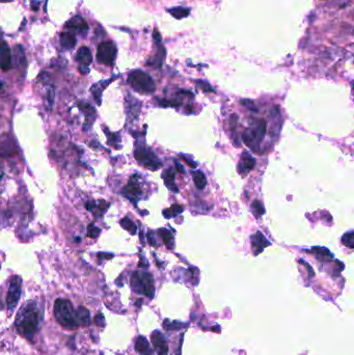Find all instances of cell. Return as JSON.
<instances>
[{
    "label": "cell",
    "mask_w": 354,
    "mask_h": 355,
    "mask_svg": "<svg viewBox=\"0 0 354 355\" xmlns=\"http://www.w3.org/2000/svg\"><path fill=\"white\" fill-rule=\"evenodd\" d=\"M43 310L35 301L24 304L16 318V327L18 333L26 338L31 340L41 327L43 322Z\"/></svg>",
    "instance_id": "1"
},
{
    "label": "cell",
    "mask_w": 354,
    "mask_h": 355,
    "mask_svg": "<svg viewBox=\"0 0 354 355\" xmlns=\"http://www.w3.org/2000/svg\"><path fill=\"white\" fill-rule=\"evenodd\" d=\"M54 315L60 325L69 329H75L79 325L77 320L76 311L73 309L72 303L67 300L59 298L54 303Z\"/></svg>",
    "instance_id": "2"
},
{
    "label": "cell",
    "mask_w": 354,
    "mask_h": 355,
    "mask_svg": "<svg viewBox=\"0 0 354 355\" xmlns=\"http://www.w3.org/2000/svg\"><path fill=\"white\" fill-rule=\"evenodd\" d=\"M128 83L135 92L139 94H153L156 85L153 78L141 70H134L128 75Z\"/></svg>",
    "instance_id": "3"
},
{
    "label": "cell",
    "mask_w": 354,
    "mask_h": 355,
    "mask_svg": "<svg viewBox=\"0 0 354 355\" xmlns=\"http://www.w3.org/2000/svg\"><path fill=\"white\" fill-rule=\"evenodd\" d=\"M267 131V123L263 118L254 122L253 127L246 129L242 134V139L253 151H259V144Z\"/></svg>",
    "instance_id": "4"
},
{
    "label": "cell",
    "mask_w": 354,
    "mask_h": 355,
    "mask_svg": "<svg viewBox=\"0 0 354 355\" xmlns=\"http://www.w3.org/2000/svg\"><path fill=\"white\" fill-rule=\"evenodd\" d=\"M131 287L133 291L152 299L155 295L154 279L149 272L135 271L131 276Z\"/></svg>",
    "instance_id": "5"
},
{
    "label": "cell",
    "mask_w": 354,
    "mask_h": 355,
    "mask_svg": "<svg viewBox=\"0 0 354 355\" xmlns=\"http://www.w3.org/2000/svg\"><path fill=\"white\" fill-rule=\"evenodd\" d=\"M134 157L138 162L151 171H157L161 167V162L155 153L146 146H139L134 151Z\"/></svg>",
    "instance_id": "6"
},
{
    "label": "cell",
    "mask_w": 354,
    "mask_h": 355,
    "mask_svg": "<svg viewBox=\"0 0 354 355\" xmlns=\"http://www.w3.org/2000/svg\"><path fill=\"white\" fill-rule=\"evenodd\" d=\"M118 49L112 42H102L97 49V59L105 66H112L117 58Z\"/></svg>",
    "instance_id": "7"
},
{
    "label": "cell",
    "mask_w": 354,
    "mask_h": 355,
    "mask_svg": "<svg viewBox=\"0 0 354 355\" xmlns=\"http://www.w3.org/2000/svg\"><path fill=\"white\" fill-rule=\"evenodd\" d=\"M22 292V279L20 276H15L10 281V289L6 297V304L9 310H14L21 297Z\"/></svg>",
    "instance_id": "8"
},
{
    "label": "cell",
    "mask_w": 354,
    "mask_h": 355,
    "mask_svg": "<svg viewBox=\"0 0 354 355\" xmlns=\"http://www.w3.org/2000/svg\"><path fill=\"white\" fill-rule=\"evenodd\" d=\"M138 176L134 175L130 178L129 180V183L126 185V186L123 188L122 190V195L127 197L128 199H130L132 203H136L141 196H142V189L140 187V185L138 183Z\"/></svg>",
    "instance_id": "9"
},
{
    "label": "cell",
    "mask_w": 354,
    "mask_h": 355,
    "mask_svg": "<svg viewBox=\"0 0 354 355\" xmlns=\"http://www.w3.org/2000/svg\"><path fill=\"white\" fill-rule=\"evenodd\" d=\"M76 60L79 62V72L81 74H87L90 72V66L93 62V55L87 47H81L77 51Z\"/></svg>",
    "instance_id": "10"
},
{
    "label": "cell",
    "mask_w": 354,
    "mask_h": 355,
    "mask_svg": "<svg viewBox=\"0 0 354 355\" xmlns=\"http://www.w3.org/2000/svg\"><path fill=\"white\" fill-rule=\"evenodd\" d=\"M0 69L2 71H9L12 69V53L9 45L0 32Z\"/></svg>",
    "instance_id": "11"
},
{
    "label": "cell",
    "mask_w": 354,
    "mask_h": 355,
    "mask_svg": "<svg viewBox=\"0 0 354 355\" xmlns=\"http://www.w3.org/2000/svg\"><path fill=\"white\" fill-rule=\"evenodd\" d=\"M66 28H68V31L72 32V34H78V35H85L88 31V25L85 22V20L81 17V16H74L73 18H71L66 23Z\"/></svg>",
    "instance_id": "12"
},
{
    "label": "cell",
    "mask_w": 354,
    "mask_h": 355,
    "mask_svg": "<svg viewBox=\"0 0 354 355\" xmlns=\"http://www.w3.org/2000/svg\"><path fill=\"white\" fill-rule=\"evenodd\" d=\"M151 340L158 355H168V345L165 336L159 330H155L151 335Z\"/></svg>",
    "instance_id": "13"
},
{
    "label": "cell",
    "mask_w": 354,
    "mask_h": 355,
    "mask_svg": "<svg viewBox=\"0 0 354 355\" xmlns=\"http://www.w3.org/2000/svg\"><path fill=\"white\" fill-rule=\"evenodd\" d=\"M255 166H256V159L246 151L243 152L242 156H241V159H240V162L237 166L238 173L241 176H245L249 172L253 171Z\"/></svg>",
    "instance_id": "14"
},
{
    "label": "cell",
    "mask_w": 354,
    "mask_h": 355,
    "mask_svg": "<svg viewBox=\"0 0 354 355\" xmlns=\"http://www.w3.org/2000/svg\"><path fill=\"white\" fill-rule=\"evenodd\" d=\"M251 242H252V248L255 256L260 255L265 247H267L270 245V242L266 239L263 234L261 232H256L255 235H252L251 237Z\"/></svg>",
    "instance_id": "15"
},
{
    "label": "cell",
    "mask_w": 354,
    "mask_h": 355,
    "mask_svg": "<svg viewBox=\"0 0 354 355\" xmlns=\"http://www.w3.org/2000/svg\"><path fill=\"white\" fill-rule=\"evenodd\" d=\"M109 206L110 204H108L105 200H101L98 204L95 203V201H88L86 204V209L88 211L93 212L97 217H100L106 212V210L108 209Z\"/></svg>",
    "instance_id": "16"
},
{
    "label": "cell",
    "mask_w": 354,
    "mask_h": 355,
    "mask_svg": "<svg viewBox=\"0 0 354 355\" xmlns=\"http://www.w3.org/2000/svg\"><path fill=\"white\" fill-rule=\"evenodd\" d=\"M59 41H60V45L64 49L71 50L76 46L77 44V39L74 34H72L70 31H63L59 36Z\"/></svg>",
    "instance_id": "17"
},
{
    "label": "cell",
    "mask_w": 354,
    "mask_h": 355,
    "mask_svg": "<svg viewBox=\"0 0 354 355\" xmlns=\"http://www.w3.org/2000/svg\"><path fill=\"white\" fill-rule=\"evenodd\" d=\"M135 350L141 355H154V351L151 348L148 340L142 335L136 338Z\"/></svg>",
    "instance_id": "18"
},
{
    "label": "cell",
    "mask_w": 354,
    "mask_h": 355,
    "mask_svg": "<svg viewBox=\"0 0 354 355\" xmlns=\"http://www.w3.org/2000/svg\"><path fill=\"white\" fill-rule=\"evenodd\" d=\"M311 252L319 261L322 262H329L334 259V255L331 253V251H328L325 247H319V246L313 247L311 249Z\"/></svg>",
    "instance_id": "19"
},
{
    "label": "cell",
    "mask_w": 354,
    "mask_h": 355,
    "mask_svg": "<svg viewBox=\"0 0 354 355\" xmlns=\"http://www.w3.org/2000/svg\"><path fill=\"white\" fill-rule=\"evenodd\" d=\"M162 178L164 180L165 186L168 189L174 192H179V189H178V187H177V185L175 183V172L173 171V168H167L164 172V174L162 175Z\"/></svg>",
    "instance_id": "20"
},
{
    "label": "cell",
    "mask_w": 354,
    "mask_h": 355,
    "mask_svg": "<svg viewBox=\"0 0 354 355\" xmlns=\"http://www.w3.org/2000/svg\"><path fill=\"white\" fill-rule=\"evenodd\" d=\"M76 314H77V320H78L79 325H90L91 315L87 309H85L84 306H79V308L76 310Z\"/></svg>",
    "instance_id": "21"
},
{
    "label": "cell",
    "mask_w": 354,
    "mask_h": 355,
    "mask_svg": "<svg viewBox=\"0 0 354 355\" xmlns=\"http://www.w3.org/2000/svg\"><path fill=\"white\" fill-rule=\"evenodd\" d=\"M110 81H111V80H107V81H102V82L95 84L92 87V93H93L94 98H95V100H96V102L98 105H101V97H102L103 90L106 87V85L108 83H110Z\"/></svg>",
    "instance_id": "22"
},
{
    "label": "cell",
    "mask_w": 354,
    "mask_h": 355,
    "mask_svg": "<svg viewBox=\"0 0 354 355\" xmlns=\"http://www.w3.org/2000/svg\"><path fill=\"white\" fill-rule=\"evenodd\" d=\"M158 235L160 236V238L162 239V241L164 242V244L166 245L167 248H174V236L172 235V233L162 228V229H159L158 230Z\"/></svg>",
    "instance_id": "23"
},
{
    "label": "cell",
    "mask_w": 354,
    "mask_h": 355,
    "mask_svg": "<svg viewBox=\"0 0 354 355\" xmlns=\"http://www.w3.org/2000/svg\"><path fill=\"white\" fill-rule=\"evenodd\" d=\"M192 178H193V182H195V185L197 189H204L206 187V185H207L206 176L202 172L200 171L193 172Z\"/></svg>",
    "instance_id": "24"
},
{
    "label": "cell",
    "mask_w": 354,
    "mask_h": 355,
    "mask_svg": "<svg viewBox=\"0 0 354 355\" xmlns=\"http://www.w3.org/2000/svg\"><path fill=\"white\" fill-rule=\"evenodd\" d=\"M170 13L173 17H175L176 19H183L188 17V15L190 14V10L187 9V7H173V9L167 11Z\"/></svg>",
    "instance_id": "25"
},
{
    "label": "cell",
    "mask_w": 354,
    "mask_h": 355,
    "mask_svg": "<svg viewBox=\"0 0 354 355\" xmlns=\"http://www.w3.org/2000/svg\"><path fill=\"white\" fill-rule=\"evenodd\" d=\"M184 208L180 205H173L171 208L163 210V216L165 218H174L183 212Z\"/></svg>",
    "instance_id": "26"
},
{
    "label": "cell",
    "mask_w": 354,
    "mask_h": 355,
    "mask_svg": "<svg viewBox=\"0 0 354 355\" xmlns=\"http://www.w3.org/2000/svg\"><path fill=\"white\" fill-rule=\"evenodd\" d=\"M119 224L122 225V228L124 230H126L127 232H129L131 235H135L136 231H138V228H136V224L128 217H124V218L119 221Z\"/></svg>",
    "instance_id": "27"
},
{
    "label": "cell",
    "mask_w": 354,
    "mask_h": 355,
    "mask_svg": "<svg viewBox=\"0 0 354 355\" xmlns=\"http://www.w3.org/2000/svg\"><path fill=\"white\" fill-rule=\"evenodd\" d=\"M161 107H178L182 104L181 100L178 99H157Z\"/></svg>",
    "instance_id": "28"
},
{
    "label": "cell",
    "mask_w": 354,
    "mask_h": 355,
    "mask_svg": "<svg viewBox=\"0 0 354 355\" xmlns=\"http://www.w3.org/2000/svg\"><path fill=\"white\" fill-rule=\"evenodd\" d=\"M15 56L18 64H20V66L25 64V53H24V49L21 45H17L15 47Z\"/></svg>",
    "instance_id": "29"
},
{
    "label": "cell",
    "mask_w": 354,
    "mask_h": 355,
    "mask_svg": "<svg viewBox=\"0 0 354 355\" xmlns=\"http://www.w3.org/2000/svg\"><path fill=\"white\" fill-rule=\"evenodd\" d=\"M252 210L256 218H260V217L265 213V208L260 200H255L252 204Z\"/></svg>",
    "instance_id": "30"
},
{
    "label": "cell",
    "mask_w": 354,
    "mask_h": 355,
    "mask_svg": "<svg viewBox=\"0 0 354 355\" xmlns=\"http://www.w3.org/2000/svg\"><path fill=\"white\" fill-rule=\"evenodd\" d=\"M342 242L343 244L346 245L349 248H353L354 247V234L352 231L344 234V236L342 237Z\"/></svg>",
    "instance_id": "31"
},
{
    "label": "cell",
    "mask_w": 354,
    "mask_h": 355,
    "mask_svg": "<svg viewBox=\"0 0 354 355\" xmlns=\"http://www.w3.org/2000/svg\"><path fill=\"white\" fill-rule=\"evenodd\" d=\"M78 106H79L80 109H81V111L83 112V114L86 116V118L95 115V109H94V107L92 106V105L88 104L87 102H81V103H80L78 105Z\"/></svg>",
    "instance_id": "32"
},
{
    "label": "cell",
    "mask_w": 354,
    "mask_h": 355,
    "mask_svg": "<svg viewBox=\"0 0 354 355\" xmlns=\"http://www.w3.org/2000/svg\"><path fill=\"white\" fill-rule=\"evenodd\" d=\"M101 233V230L99 228H97L94 223H91L88 225L87 228V236L91 238H97Z\"/></svg>",
    "instance_id": "33"
},
{
    "label": "cell",
    "mask_w": 354,
    "mask_h": 355,
    "mask_svg": "<svg viewBox=\"0 0 354 355\" xmlns=\"http://www.w3.org/2000/svg\"><path fill=\"white\" fill-rule=\"evenodd\" d=\"M164 326L166 329H172V330H175V329H181V328H185L187 327L188 325L187 324H182L181 322H173V323H167V321H165L164 323Z\"/></svg>",
    "instance_id": "34"
},
{
    "label": "cell",
    "mask_w": 354,
    "mask_h": 355,
    "mask_svg": "<svg viewBox=\"0 0 354 355\" xmlns=\"http://www.w3.org/2000/svg\"><path fill=\"white\" fill-rule=\"evenodd\" d=\"M105 133L107 134V138H108V142L110 144H112V146H116V144L119 141V137L118 134H115V133H111V132H108L107 130H105Z\"/></svg>",
    "instance_id": "35"
},
{
    "label": "cell",
    "mask_w": 354,
    "mask_h": 355,
    "mask_svg": "<svg viewBox=\"0 0 354 355\" xmlns=\"http://www.w3.org/2000/svg\"><path fill=\"white\" fill-rule=\"evenodd\" d=\"M197 83L198 87L202 88L204 92H206V93H214V90L209 83L204 82V81H199V80H198V81H197Z\"/></svg>",
    "instance_id": "36"
},
{
    "label": "cell",
    "mask_w": 354,
    "mask_h": 355,
    "mask_svg": "<svg viewBox=\"0 0 354 355\" xmlns=\"http://www.w3.org/2000/svg\"><path fill=\"white\" fill-rule=\"evenodd\" d=\"M95 323L98 326H105V318L101 313H98L95 317Z\"/></svg>",
    "instance_id": "37"
},
{
    "label": "cell",
    "mask_w": 354,
    "mask_h": 355,
    "mask_svg": "<svg viewBox=\"0 0 354 355\" xmlns=\"http://www.w3.org/2000/svg\"><path fill=\"white\" fill-rule=\"evenodd\" d=\"M241 104H242L243 106H245L246 108L251 109V110H253L255 112L257 111L256 107L255 106V103L253 101H251V100H241Z\"/></svg>",
    "instance_id": "38"
},
{
    "label": "cell",
    "mask_w": 354,
    "mask_h": 355,
    "mask_svg": "<svg viewBox=\"0 0 354 355\" xmlns=\"http://www.w3.org/2000/svg\"><path fill=\"white\" fill-rule=\"evenodd\" d=\"M181 158L185 161V162H186L191 168H197V164L196 163V162H193V161L191 160V159H188L186 156H184V155H181Z\"/></svg>",
    "instance_id": "39"
},
{
    "label": "cell",
    "mask_w": 354,
    "mask_h": 355,
    "mask_svg": "<svg viewBox=\"0 0 354 355\" xmlns=\"http://www.w3.org/2000/svg\"><path fill=\"white\" fill-rule=\"evenodd\" d=\"M148 240H149L150 244H151L152 246H158V244H157V241H156V239H154V236H153V234H152L151 232L148 234Z\"/></svg>",
    "instance_id": "40"
},
{
    "label": "cell",
    "mask_w": 354,
    "mask_h": 355,
    "mask_svg": "<svg viewBox=\"0 0 354 355\" xmlns=\"http://www.w3.org/2000/svg\"><path fill=\"white\" fill-rule=\"evenodd\" d=\"M115 256L112 254H105V253H101V254H98V257H100V259H106V260H109V259H112Z\"/></svg>",
    "instance_id": "41"
},
{
    "label": "cell",
    "mask_w": 354,
    "mask_h": 355,
    "mask_svg": "<svg viewBox=\"0 0 354 355\" xmlns=\"http://www.w3.org/2000/svg\"><path fill=\"white\" fill-rule=\"evenodd\" d=\"M53 101H54V91L49 90V92H48V102H49V104L51 105V106L53 104Z\"/></svg>",
    "instance_id": "42"
},
{
    "label": "cell",
    "mask_w": 354,
    "mask_h": 355,
    "mask_svg": "<svg viewBox=\"0 0 354 355\" xmlns=\"http://www.w3.org/2000/svg\"><path fill=\"white\" fill-rule=\"evenodd\" d=\"M299 263H301V264H303L304 266H305V267H307L308 268V271H309V276L310 277H313L314 276V271L312 270V268H311V266L308 264V263H305V262H303L302 260H299Z\"/></svg>",
    "instance_id": "43"
},
{
    "label": "cell",
    "mask_w": 354,
    "mask_h": 355,
    "mask_svg": "<svg viewBox=\"0 0 354 355\" xmlns=\"http://www.w3.org/2000/svg\"><path fill=\"white\" fill-rule=\"evenodd\" d=\"M31 7H32V10H34V11H38L39 10V3H41V2H39V1H36V0H31Z\"/></svg>",
    "instance_id": "44"
},
{
    "label": "cell",
    "mask_w": 354,
    "mask_h": 355,
    "mask_svg": "<svg viewBox=\"0 0 354 355\" xmlns=\"http://www.w3.org/2000/svg\"><path fill=\"white\" fill-rule=\"evenodd\" d=\"M175 164H176V168H177V171H178V172H180V173H182V174H184L185 173V171H184V168H183V166L178 162V161H175Z\"/></svg>",
    "instance_id": "45"
},
{
    "label": "cell",
    "mask_w": 354,
    "mask_h": 355,
    "mask_svg": "<svg viewBox=\"0 0 354 355\" xmlns=\"http://www.w3.org/2000/svg\"><path fill=\"white\" fill-rule=\"evenodd\" d=\"M0 1L3 2V1H12V0H0Z\"/></svg>",
    "instance_id": "46"
},
{
    "label": "cell",
    "mask_w": 354,
    "mask_h": 355,
    "mask_svg": "<svg viewBox=\"0 0 354 355\" xmlns=\"http://www.w3.org/2000/svg\"><path fill=\"white\" fill-rule=\"evenodd\" d=\"M1 88H2V82L0 81V90H1Z\"/></svg>",
    "instance_id": "47"
}]
</instances>
